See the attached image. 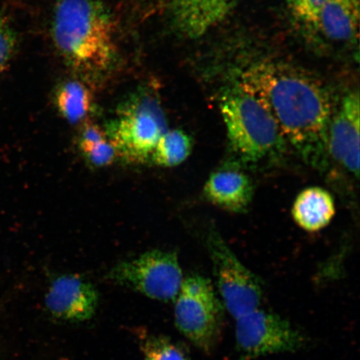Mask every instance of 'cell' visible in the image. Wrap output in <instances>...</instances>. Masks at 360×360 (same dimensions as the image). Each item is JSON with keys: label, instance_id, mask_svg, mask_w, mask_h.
<instances>
[{"label": "cell", "instance_id": "obj_1", "mask_svg": "<svg viewBox=\"0 0 360 360\" xmlns=\"http://www.w3.org/2000/svg\"><path fill=\"white\" fill-rule=\"evenodd\" d=\"M237 84L267 110L287 145L306 165L326 169L334 112L330 93L321 80L299 67L262 60L242 71Z\"/></svg>", "mask_w": 360, "mask_h": 360}, {"label": "cell", "instance_id": "obj_2", "mask_svg": "<svg viewBox=\"0 0 360 360\" xmlns=\"http://www.w3.org/2000/svg\"><path fill=\"white\" fill-rule=\"evenodd\" d=\"M51 31L58 56L75 77L93 86L114 70L116 25L102 0H58Z\"/></svg>", "mask_w": 360, "mask_h": 360}, {"label": "cell", "instance_id": "obj_3", "mask_svg": "<svg viewBox=\"0 0 360 360\" xmlns=\"http://www.w3.org/2000/svg\"><path fill=\"white\" fill-rule=\"evenodd\" d=\"M219 110L229 147L241 164L259 165L285 153L287 143L272 117L238 84L223 93Z\"/></svg>", "mask_w": 360, "mask_h": 360}, {"label": "cell", "instance_id": "obj_4", "mask_svg": "<svg viewBox=\"0 0 360 360\" xmlns=\"http://www.w3.org/2000/svg\"><path fill=\"white\" fill-rule=\"evenodd\" d=\"M167 120L154 84L141 85L121 102L105 132L117 157L129 163L150 160L158 141L168 131Z\"/></svg>", "mask_w": 360, "mask_h": 360}, {"label": "cell", "instance_id": "obj_5", "mask_svg": "<svg viewBox=\"0 0 360 360\" xmlns=\"http://www.w3.org/2000/svg\"><path fill=\"white\" fill-rule=\"evenodd\" d=\"M174 301L179 332L202 352L213 353L221 340L225 309L212 282L200 274L184 278Z\"/></svg>", "mask_w": 360, "mask_h": 360}, {"label": "cell", "instance_id": "obj_6", "mask_svg": "<svg viewBox=\"0 0 360 360\" xmlns=\"http://www.w3.org/2000/svg\"><path fill=\"white\" fill-rule=\"evenodd\" d=\"M207 250L220 300L228 313L236 319L259 308L264 296L262 283L243 264L214 229L207 236Z\"/></svg>", "mask_w": 360, "mask_h": 360}, {"label": "cell", "instance_id": "obj_7", "mask_svg": "<svg viewBox=\"0 0 360 360\" xmlns=\"http://www.w3.org/2000/svg\"><path fill=\"white\" fill-rule=\"evenodd\" d=\"M107 278L161 302L174 301L184 281L176 253L159 250L116 264Z\"/></svg>", "mask_w": 360, "mask_h": 360}, {"label": "cell", "instance_id": "obj_8", "mask_svg": "<svg viewBox=\"0 0 360 360\" xmlns=\"http://www.w3.org/2000/svg\"><path fill=\"white\" fill-rule=\"evenodd\" d=\"M236 347L240 360L295 352L307 341L289 321L259 308L236 319Z\"/></svg>", "mask_w": 360, "mask_h": 360}, {"label": "cell", "instance_id": "obj_9", "mask_svg": "<svg viewBox=\"0 0 360 360\" xmlns=\"http://www.w3.org/2000/svg\"><path fill=\"white\" fill-rule=\"evenodd\" d=\"M98 300V292L91 283L74 274H65L51 282L44 303L53 319L79 323L94 317Z\"/></svg>", "mask_w": 360, "mask_h": 360}, {"label": "cell", "instance_id": "obj_10", "mask_svg": "<svg viewBox=\"0 0 360 360\" xmlns=\"http://www.w3.org/2000/svg\"><path fill=\"white\" fill-rule=\"evenodd\" d=\"M237 0H161L171 27L184 38L202 37L226 19Z\"/></svg>", "mask_w": 360, "mask_h": 360}, {"label": "cell", "instance_id": "obj_11", "mask_svg": "<svg viewBox=\"0 0 360 360\" xmlns=\"http://www.w3.org/2000/svg\"><path fill=\"white\" fill-rule=\"evenodd\" d=\"M359 103L358 90L346 94L333 114L328 136V155L356 179L359 174Z\"/></svg>", "mask_w": 360, "mask_h": 360}, {"label": "cell", "instance_id": "obj_12", "mask_svg": "<svg viewBox=\"0 0 360 360\" xmlns=\"http://www.w3.org/2000/svg\"><path fill=\"white\" fill-rule=\"evenodd\" d=\"M204 195L211 204L229 212H245L253 200V181L237 163L226 164L210 175Z\"/></svg>", "mask_w": 360, "mask_h": 360}, {"label": "cell", "instance_id": "obj_13", "mask_svg": "<svg viewBox=\"0 0 360 360\" xmlns=\"http://www.w3.org/2000/svg\"><path fill=\"white\" fill-rule=\"evenodd\" d=\"M335 204L331 193L321 187H309L301 191L292 205V216L304 231H321L332 221Z\"/></svg>", "mask_w": 360, "mask_h": 360}, {"label": "cell", "instance_id": "obj_14", "mask_svg": "<svg viewBox=\"0 0 360 360\" xmlns=\"http://www.w3.org/2000/svg\"><path fill=\"white\" fill-rule=\"evenodd\" d=\"M359 0H326L319 15L318 30L338 42L357 41Z\"/></svg>", "mask_w": 360, "mask_h": 360}, {"label": "cell", "instance_id": "obj_15", "mask_svg": "<svg viewBox=\"0 0 360 360\" xmlns=\"http://www.w3.org/2000/svg\"><path fill=\"white\" fill-rule=\"evenodd\" d=\"M53 101L63 118L71 124L85 122L94 111L91 86L77 77L58 84L53 94Z\"/></svg>", "mask_w": 360, "mask_h": 360}, {"label": "cell", "instance_id": "obj_16", "mask_svg": "<svg viewBox=\"0 0 360 360\" xmlns=\"http://www.w3.org/2000/svg\"><path fill=\"white\" fill-rule=\"evenodd\" d=\"M193 143L191 135L181 129L168 130L158 141L150 160L161 167H174L191 155Z\"/></svg>", "mask_w": 360, "mask_h": 360}, {"label": "cell", "instance_id": "obj_17", "mask_svg": "<svg viewBox=\"0 0 360 360\" xmlns=\"http://www.w3.org/2000/svg\"><path fill=\"white\" fill-rule=\"evenodd\" d=\"M143 360H191L186 349L162 335H141Z\"/></svg>", "mask_w": 360, "mask_h": 360}, {"label": "cell", "instance_id": "obj_18", "mask_svg": "<svg viewBox=\"0 0 360 360\" xmlns=\"http://www.w3.org/2000/svg\"><path fill=\"white\" fill-rule=\"evenodd\" d=\"M17 44L18 38L15 29L7 17L0 13V76L10 66Z\"/></svg>", "mask_w": 360, "mask_h": 360}, {"label": "cell", "instance_id": "obj_19", "mask_svg": "<svg viewBox=\"0 0 360 360\" xmlns=\"http://www.w3.org/2000/svg\"><path fill=\"white\" fill-rule=\"evenodd\" d=\"M326 0H292L291 11L299 24L318 30L319 19Z\"/></svg>", "mask_w": 360, "mask_h": 360}, {"label": "cell", "instance_id": "obj_20", "mask_svg": "<svg viewBox=\"0 0 360 360\" xmlns=\"http://www.w3.org/2000/svg\"><path fill=\"white\" fill-rule=\"evenodd\" d=\"M89 163L94 167H105L117 158L115 148L108 138L82 152Z\"/></svg>", "mask_w": 360, "mask_h": 360}, {"label": "cell", "instance_id": "obj_21", "mask_svg": "<svg viewBox=\"0 0 360 360\" xmlns=\"http://www.w3.org/2000/svg\"><path fill=\"white\" fill-rule=\"evenodd\" d=\"M107 139L105 129L100 126L85 121L81 129L79 136V147L81 151L86 150L87 148L96 145Z\"/></svg>", "mask_w": 360, "mask_h": 360}]
</instances>
